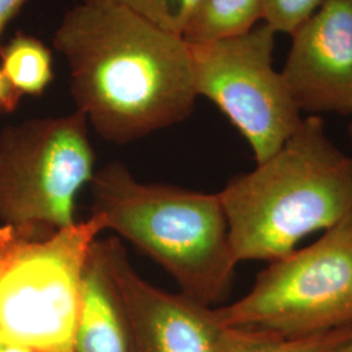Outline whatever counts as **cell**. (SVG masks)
<instances>
[{
    "instance_id": "2",
    "label": "cell",
    "mask_w": 352,
    "mask_h": 352,
    "mask_svg": "<svg viewBox=\"0 0 352 352\" xmlns=\"http://www.w3.org/2000/svg\"><path fill=\"white\" fill-rule=\"evenodd\" d=\"M236 263L276 261L352 212V157L329 139L324 119H302L285 145L218 192Z\"/></svg>"
},
{
    "instance_id": "11",
    "label": "cell",
    "mask_w": 352,
    "mask_h": 352,
    "mask_svg": "<svg viewBox=\"0 0 352 352\" xmlns=\"http://www.w3.org/2000/svg\"><path fill=\"white\" fill-rule=\"evenodd\" d=\"M265 0H200L183 38L202 43L236 37L264 20Z\"/></svg>"
},
{
    "instance_id": "14",
    "label": "cell",
    "mask_w": 352,
    "mask_h": 352,
    "mask_svg": "<svg viewBox=\"0 0 352 352\" xmlns=\"http://www.w3.org/2000/svg\"><path fill=\"white\" fill-rule=\"evenodd\" d=\"M124 8L153 25L183 37V32L200 0H81Z\"/></svg>"
},
{
    "instance_id": "7",
    "label": "cell",
    "mask_w": 352,
    "mask_h": 352,
    "mask_svg": "<svg viewBox=\"0 0 352 352\" xmlns=\"http://www.w3.org/2000/svg\"><path fill=\"white\" fill-rule=\"evenodd\" d=\"M276 30L264 21L236 37L188 43L197 96L226 115L256 164L276 154L302 124L300 110L273 64Z\"/></svg>"
},
{
    "instance_id": "13",
    "label": "cell",
    "mask_w": 352,
    "mask_h": 352,
    "mask_svg": "<svg viewBox=\"0 0 352 352\" xmlns=\"http://www.w3.org/2000/svg\"><path fill=\"white\" fill-rule=\"evenodd\" d=\"M351 334L352 327L302 338H280L269 333L243 329V336L232 352H330Z\"/></svg>"
},
{
    "instance_id": "1",
    "label": "cell",
    "mask_w": 352,
    "mask_h": 352,
    "mask_svg": "<svg viewBox=\"0 0 352 352\" xmlns=\"http://www.w3.org/2000/svg\"><path fill=\"white\" fill-rule=\"evenodd\" d=\"M52 43L69 67L77 110L106 141L142 139L195 110L188 43L133 12L80 1Z\"/></svg>"
},
{
    "instance_id": "17",
    "label": "cell",
    "mask_w": 352,
    "mask_h": 352,
    "mask_svg": "<svg viewBox=\"0 0 352 352\" xmlns=\"http://www.w3.org/2000/svg\"><path fill=\"white\" fill-rule=\"evenodd\" d=\"M28 0H0V37Z\"/></svg>"
},
{
    "instance_id": "20",
    "label": "cell",
    "mask_w": 352,
    "mask_h": 352,
    "mask_svg": "<svg viewBox=\"0 0 352 352\" xmlns=\"http://www.w3.org/2000/svg\"><path fill=\"white\" fill-rule=\"evenodd\" d=\"M349 133H350V139H351L352 144V124L351 126H349Z\"/></svg>"
},
{
    "instance_id": "3",
    "label": "cell",
    "mask_w": 352,
    "mask_h": 352,
    "mask_svg": "<svg viewBox=\"0 0 352 352\" xmlns=\"http://www.w3.org/2000/svg\"><path fill=\"white\" fill-rule=\"evenodd\" d=\"M89 186L91 214L164 267L180 292L208 307L226 299L238 263L218 193L142 183L119 162Z\"/></svg>"
},
{
    "instance_id": "15",
    "label": "cell",
    "mask_w": 352,
    "mask_h": 352,
    "mask_svg": "<svg viewBox=\"0 0 352 352\" xmlns=\"http://www.w3.org/2000/svg\"><path fill=\"white\" fill-rule=\"evenodd\" d=\"M325 0H265L264 23L276 33L291 36Z\"/></svg>"
},
{
    "instance_id": "8",
    "label": "cell",
    "mask_w": 352,
    "mask_h": 352,
    "mask_svg": "<svg viewBox=\"0 0 352 352\" xmlns=\"http://www.w3.org/2000/svg\"><path fill=\"white\" fill-rule=\"evenodd\" d=\"M109 257L126 318L129 352H232L243 329L227 327L217 309L157 289L128 261L119 240L109 239Z\"/></svg>"
},
{
    "instance_id": "12",
    "label": "cell",
    "mask_w": 352,
    "mask_h": 352,
    "mask_svg": "<svg viewBox=\"0 0 352 352\" xmlns=\"http://www.w3.org/2000/svg\"><path fill=\"white\" fill-rule=\"evenodd\" d=\"M0 69L19 94L38 97L52 82V54L41 39L19 33L0 46Z\"/></svg>"
},
{
    "instance_id": "10",
    "label": "cell",
    "mask_w": 352,
    "mask_h": 352,
    "mask_svg": "<svg viewBox=\"0 0 352 352\" xmlns=\"http://www.w3.org/2000/svg\"><path fill=\"white\" fill-rule=\"evenodd\" d=\"M75 352H129L123 305L110 266L109 239L97 240L89 254Z\"/></svg>"
},
{
    "instance_id": "18",
    "label": "cell",
    "mask_w": 352,
    "mask_h": 352,
    "mask_svg": "<svg viewBox=\"0 0 352 352\" xmlns=\"http://www.w3.org/2000/svg\"><path fill=\"white\" fill-rule=\"evenodd\" d=\"M0 352H34L0 336Z\"/></svg>"
},
{
    "instance_id": "6",
    "label": "cell",
    "mask_w": 352,
    "mask_h": 352,
    "mask_svg": "<svg viewBox=\"0 0 352 352\" xmlns=\"http://www.w3.org/2000/svg\"><path fill=\"white\" fill-rule=\"evenodd\" d=\"M227 327L302 338L352 327V212L314 244L272 261L238 302L215 308Z\"/></svg>"
},
{
    "instance_id": "9",
    "label": "cell",
    "mask_w": 352,
    "mask_h": 352,
    "mask_svg": "<svg viewBox=\"0 0 352 352\" xmlns=\"http://www.w3.org/2000/svg\"><path fill=\"white\" fill-rule=\"evenodd\" d=\"M282 76L300 111L352 113V0H325L291 34Z\"/></svg>"
},
{
    "instance_id": "4",
    "label": "cell",
    "mask_w": 352,
    "mask_h": 352,
    "mask_svg": "<svg viewBox=\"0 0 352 352\" xmlns=\"http://www.w3.org/2000/svg\"><path fill=\"white\" fill-rule=\"evenodd\" d=\"M103 231L98 214L42 238L0 225L1 337L34 352H75L84 272Z\"/></svg>"
},
{
    "instance_id": "19",
    "label": "cell",
    "mask_w": 352,
    "mask_h": 352,
    "mask_svg": "<svg viewBox=\"0 0 352 352\" xmlns=\"http://www.w3.org/2000/svg\"><path fill=\"white\" fill-rule=\"evenodd\" d=\"M330 352H352V334L342 344Z\"/></svg>"
},
{
    "instance_id": "5",
    "label": "cell",
    "mask_w": 352,
    "mask_h": 352,
    "mask_svg": "<svg viewBox=\"0 0 352 352\" xmlns=\"http://www.w3.org/2000/svg\"><path fill=\"white\" fill-rule=\"evenodd\" d=\"M94 174L88 120L78 110L6 126L0 132V225L39 238L72 226L76 197Z\"/></svg>"
},
{
    "instance_id": "16",
    "label": "cell",
    "mask_w": 352,
    "mask_h": 352,
    "mask_svg": "<svg viewBox=\"0 0 352 352\" xmlns=\"http://www.w3.org/2000/svg\"><path fill=\"white\" fill-rule=\"evenodd\" d=\"M21 98L23 96L14 90L0 69V113H13Z\"/></svg>"
}]
</instances>
